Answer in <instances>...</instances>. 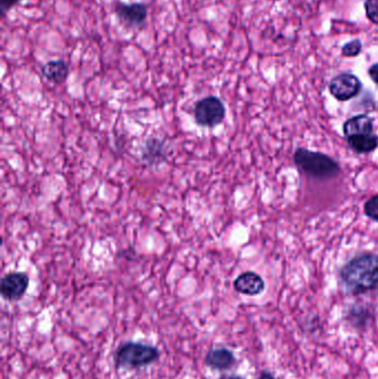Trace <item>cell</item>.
<instances>
[{
    "instance_id": "obj_1",
    "label": "cell",
    "mask_w": 378,
    "mask_h": 379,
    "mask_svg": "<svg viewBox=\"0 0 378 379\" xmlns=\"http://www.w3.org/2000/svg\"><path fill=\"white\" fill-rule=\"evenodd\" d=\"M341 284L352 294L366 293L378 286V257L364 253L351 259L341 271Z\"/></svg>"
},
{
    "instance_id": "obj_2",
    "label": "cell",
    "mask_w": 378,
    "mask_h": 379,
    "mask_svg": "<svg viewBox=\"0 0 378 379\" xmlns=\"http://www.w3.org/2000/svg\"><path fill=\"white\" fill-rule=\"evenodd\" d=\"M158 347L145 342H124L115 353V367L117 369H138L150 366L160 359Z\"/></svg>"
},
{
    "instance_id": "obj_3",
    "label": "cell",
    "mask_w": 378,
    "mask_h": 379,
    "mask_svg": "<svg viewBox=\"0 0 378 379\" xmlns=\"http://www.w3.org/2000/svg\"><path fill=\"white\" fill-rule=\"evenodd\" d=\"M294 161L303 172L314 178H333L341 172V167L335 160L304 148H299L295 151Z\"/></svg>"
},
{
    "instance_id": "obj_4",
    "label": "cell",
    "mask_w": 378,
    "mask_h": 379,
    "mask_svg": "<svg viewBox=\"0 0 378 379\" xmlns=\"http://www.w3.org/2000/svg\"><path fill=\"white\" fill-rule=\"evenodd\" d=\"M195 118L201 127L218 126L226 118V107L223 102L216 97H208L200 100L195 105Z\"/></svg>"
},
{
    "instance_id": "obj_5",
    "label": "cell",
    "mask_w": 378,
    "mask_h": 379,
    "mask_svg": "<svg viewBox=\"0 0 378 379\" xmlns=\"http://www.w3.org/2000/svg\"><path fill=\"white\" fill-rule=\"evenodd\" d=\"M330 92L339 101L353 99L362 90V82L352 74H341L330 82Z\"/></svg>"
},
{
    "instance_id": "obj_6",
    "label": "cell",
    "mask_w": 378,
    "mask_h": 379,
    "mask_svg": "<svg viewBox=\"0 0 378 379\" xmlns=\"http://www.w3.org/2000/svg\"><path fill=\"white\" fill-rule=\"evenodd\" d=\"M30 278L25 273H9L0 283V293L7 301H18L26 294Z\"/></svg>"
},
{
    "instance_id": "obj_7",
    "label": "cell",
    "mask_w": 378,
    "mask_h": 379,
    "mask_svg": "<svg viewBox=\"0 0 378 379\" xmlns=\"http://www.w3.org/2000/svg\"><path fill=\"white\" fill-rule=\"evenodd\" d=\"M237 363L233 352L226 347L211 348L204 357V365L208 368L216 371H226L231 369Z\"/></svg>"
},
{
    "instance_id": "obj_8",
    "label": "cell",
    "mask_w": 378,
    "mask_h": 379,
    "mask_svg": "<svg viewBox=\"0 0 378 379\" xmlns=\"http://www.w3.org/2000/svg\"><path fill=\"white\" fill-rule=\"evenodd\" d=\"M234 290L240 294L247 296H256L266 288V283L260 275L254 272H245L239 275L233 283Z\"/></svg>"
},
{
    "instance_id": "obj_9",
    "label": "cell",
    "mask_w": 378,
    "mask_h": 379,
    "mask_svg": "<svg viewBox=\"0 0 378 379\" xmlns=\"http://www.w3.org/2000/svg\"><path fill=\"white\" fill-rule=\"evenodd\" d=\"M116 13L126 24L130 26H141L147 18V7L143 4L119 3L116 6Z\"/></svg>"
},
{
    "instance_id": "obj_10",
    "label": "cell",
    "mask_w": 378,
    "mask_h": 379,
    "mask_svg": "<svg viewBox=\"0 0 378 379\" xmlns=\"http://www.w3.org/2000/svg\"><path fill=\"white\" fill-rule=\"evenodd\" d=\"M373 119L366 115H358L345 121L343 132L346 138L355 136H370L373 134Z\"/></svg>"
},
{
    "instance_id": "obj_11",
    "label": "cell",
    "mask_w": 378,
    "mask_h": 379,
    "mask_svg": "<svg viewBox=\"0 0 378 379\" xmlns=\"http://www.w3.org/2000/svg\"><path fill=\"white\" fill-rule=\"evenodd\" d=\"M68 65L63 60L49 61L42 67V75L49 82L63 84L68 77Z\"/></svg>"
},
{
    "instance_id": "obj_12",
    "label": "cell",
    "mask_w": 378,
    "mask_h": 379,
    "mask_svg": "<svg viewBox=\"0 0 378 379\" xmlns=\"http://www.w3.org/2000/svg\"><path fill=\"white\" fill-rule=\"evenodd\" d=\"M347 143L358 153H370L378 147V136L375 134L370 136H355L346 138Z\"/></svg>"
},
{
    "instance_id": "obj_13",
    "label": "cell",
    "mask_w": 378,
    "mask_h": 379,
    "mask_svg": "<svg viewBox=\"0 0 378 379\" xmlns=\"http://www.w3.org/2000/svg\"><path fill=\"white\" fill-rule=\"evenodd\" d=\"M364 211L368 217L378 222V195L372 196L366 202L365 205H364Z\"/></svg>"
},
{
    "instance_id": "obj_14",
    "label": "cell",
    "mask_w": 378,
    "mask_h": 379,
    "mask_svg": "<svg viewBox=\"0 0 378 379\" xmlns=\"http://www.w3.org/2000/svg\"><path fill=\"white\" fill-rule=\"evenodd\" d=\"M360 51H362V44L358 39L353 40L341 48V53L345 57H356L360 55Z\"/></svg>"
},
{
    "instance_id": "obj_15",
    "label": "cell",
    "mask_w": 378,
    "mask_h": 379,
    "mask_svg": "<svg viewBox=\"0 0 378 379\" xmlns=\"http://www.w3.org/2000/svg\"><path fill=\"white\" fill-rule=\"evenodd\" d=\"M366 16L373 24H378V0H366Z\"/></svg>"
},
{
    "instance_id": "obj_16",
    "label": "cell",
    "mask_w": 378,
    "mask_h": 379,
    "mask_svg": "<svg viewBox=\"0 0 378 379\" xmlns=\"http://www.w3.org/2000/svg\"><path fill=\"white\" fill-rule=\"evenodd\" d=\"M20 0H0V11L1 13H6V11H9V9L13 7V6L18 4Z\"/></svg>"
},
{
    "instance_id": "obj_17",
    "label": "cell",
    "mask_w": 378,
    "mask_h": 379,
    "mask_svg": "<svg viewBox=\"0 0 378 379\" xmlns=\"http://www.w3.org/2000/svg\"><path fill=\"white\" fill-rule=\"evenodd\" d=\"M368 75H370V79L378 86V63H375V65L370 67Z\"/></svg>"
},
{
    "instance_id": "obj_18",
    "label": "cell",
    "mask_w": 378,
    "mask_h": 379,
    "mask_svg": "<svg viewBox=\"0 0 378 379\" xmlns=\"http://www.w3.org/2000/svg\"><path fill=\"white\" fill-rule=\"evenodd\" d=\"M258 379H275L273 377V375L270 374L268 371H262L261 373L260 377Z\"/></svg>"
},
{
    "instance_id": "obj_19",
    "label": "cell",
    "mask_w": 378,
    "mask_h": 379,
    "mask_svg": "<svg viewBox=\"0 0 378 379\" xmlns=\"http://www.w3.org/2000/svg\"><path fill=\"white\" fill-rule=\"evenodd\" d=\"M219 379H245L239 375H222Z\"/></svg>"
}]
</instances>
